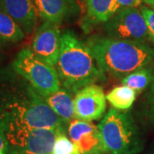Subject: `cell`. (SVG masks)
Here are the masks:
<instances>
[{
  "instance_id": "6",
  "label": "cell",
  "mask_w": 154,
  "mask_h": 154,
  "mask_svg": "<svg viewBox=\"0 0 154 154\" xmlns=\"http://www.w3.org/2000/svg\"><path fill=\"white\" fill-rule=\"evenodd\" d=\"M9 150L30 154H51L57 137L65 132L57 128H3Z\"/></svg>"
},
{
  "instance_id": "3",
  "label": "cell",
  "mask_w": 154,
  "mask_h": 154,
  "mask_svg": "<svg viewBox=\"0 0 154 154\" xmlns=\"http://www.w3.org/2000/svg\"><path fill=\"white\" fill-rule=\"evenodd\" d=\"M56 70L63 88L74 94L105 79L87 43L70 30L63 31L61 35L60 53Z\"/></svg>"
},
{
  "instance_id": "16",
  "label": "cell",
  "mask_w": 154,
  "mask_h": 154,
  "mask_svg": "<svg viewBox=\"0 0 154 154\" xmlns=\"http://www.w3.org/2000/svg\"><path fill=\"white\" fill-rule=\"evenodd\" d=\"M24 37L22 28L0 7V39L8 43H18Z\"/></svg>"
},
{
  "instance_id": "18",
  "label": "cell",
  "mask_w": 154,
  "mask_h": 154,
  "mask_svg": "<svg viewBox=\"0 0 154 154\" xmlns=\"http://www.w3.org/2000/svg\"><path fill=\"white\" fill-rule=\"evenodd\" d=\"M51 154H76L74 144L67 137L65 132L60 133L57 137Z\"/></svg>"
},
{
  "instance_id": "17",
  "label": "cell",
  "mask_w": 154,
  "mask_h": 154,
  "mask_svg": "<svg viewBox=\"0 0 154 154\" xmlns=\"http://www.w3.org/2000/svg\"><path fill=\"white\" fill-rule=\"evenodd\" d=\"M154 72L151 68H144L133 72L128 75L122 79V85L134 89L135 92L142 91L152 82Z\"/></svg>"
},
{
  "instance_id": "13",
  "label": "cell",
  "mask_w": 154,
  "mask_h": 154,
  "mask_svg": "<svg viewBox=\"0 0 154 154\" xmlns=\"http://www.w3.org/2000/svg\"><path fill=\"white\" fill-rule=\"evenodd\" d=\"M87 14L83 28L106 23L121 9L117 0H85Z\"/></svg>"
},
{
  "instance_id": "12",
  "label": "cell",
  "mask_w": 154,
  "mask_h": 154,
  "mask_svg": "<svg viewBox=\"0 0 154 154\" xmlns=\"http://www.w3.org/2000/svg\"><path fill=\"white\" fill-rule=\"evenodd\" d=\"M38 16L45 22L60 25L77 13L75 0H33Z\"/></svg>"
},
{
  "instance_id": "22",
  "label": "cell",
  "mask_w": 154,
  "mask_h": 154,
  "mask_svg": "<svg viewBox=\"0 0 154 154\" xmlns=\"http://www.w3.org/2000/svg\"><path fill=\"white\" fill-rule=\"evenodd\" d=\"M150 102L152 104V109L154 110V78L152 84V88H151V92H150Z\"/></svg>"
},
{
  "instance_id": "25",
  "label": "cell",
  "mask_w": 154,
  "mask_h": 154,
  "mask_svg": "<svg viewBox=\"0 0 154 154\" xmlns=\"http://www.w3.org/2000/svg\"><path fill=\"white\" fill-rule=\"evenodd\" d=\"M151 7H152V10H153V11H154V4H153V5H152L151 6Z\"/></svg>"
},
{
  "instance_id": "7",
  "label": "cell",
  "mask_w": 154,
  "mask_h": 154,
  "mask_svg": "<svg viewBox=\"0 0 154 154\" xmlns=\"http://www.w3.org/2000/svg\"><path fill=\"white\" fill-rule=\"evenodd\" d=\"M105 24L110 38L137 42L149 38L146 22L137 7H122Z\"/></svg>"
},
{
  "instance_id": "4",
  "label": "cell",
  "mask_w": 154,
  "mask_h": 154,
  "mask_svg": "<svg viewBox=\"0 0 154 154\" xmlns=\"http://www.w3.org/2000/svg\"><path fill=\"white\" fill-rule=\"evenodd\" d=\"M98 127L105 154H137L142 148L137 127L127 113L111 108Z\"/></svg>"
},
{
  "instance_id": "10",
  "label": "cell",
  "mask_w": 154,
  "mask_h": 154,
  "mask_svg": "<svg viewBox=\"0 0 154 154\" xmlns=\"http://www.w3.org/2000/svg\"><path fill=\"white\" fill-rule=\"evenodd\" d=\"M69 134L76 154H104L99 127L93 122L75 118L69 122Z\"/></svg>"
},
{
  "instance_id": "11",
  "label": "cell",
  "mask_w": 154,
  "mask_h": 154,
  "mask_svg": "<svg viewBox=\"0 0 154 154\" xmlns=\"http://www.w3.org/2000/svg\"><path fill=\"white\" fill-rule=\"evenodd\" d=\"M0 7L17 22L25 34L33 33L38 17L33 0H0Z\"/></svg>"
},
{
  "instance_id": "24",
  "label": "cell",
  "mask_w": 154,
  "mask_h": 154,
  "mask_svg": "<svg viewBox=\"0 0 154 154\" xmlns=\"http://www.w3.org/2000/svg\"><path fill=\"white\" fill-rule=\"evenodd\" d=\"M143 1L149 6H152L154 4V0H143Z\"/></svg>"
},
{
  "instance_id": "5",
  "label": "cell",
  "mask_w": 154,
  "mask_h": 154,
  "mask_svg": "<svg viewBox=\"0 0 154 154\" xmlns=\"http://www.w3.org/2000/svg\"><path fill=\"white\" fill-rule=\"evenodd\" d=\"M13 69L42 97L54 94L61 88L55 68L40 60L31 48H24L17 54L13 62Z\"/></svg>"
},
{
  "instance_id": "23",
  "label": "cell",
  "mask_w": 154,
  "mask_h": 154,
  "mask_svg": "<svg viewBox=\"0 0 154 154\" xmlns=\"http://www.w3.org/2000/svg\"><path fill=\"white\" fill-rule=\"evenodd\" d=\"M8 154H30L26 153V152H17V151H12V150H9Z\"/></svg>"
},
{
  "instance_id": "15",
  "label": "cell",
  "mask_w": 154,
  "mask_h": 154,
  "mask_svg": "<svg viewBox=\"0 0 154 154\" xmlns=\"http://www.w3.org/2000/svg\"><path fill=\"white\" fill-rule=\"evenodd\" d=\"M136 92L125 85L115 87L106 95V99L117 110H128L134 104Z\"/></svg>"
},
{
  "instance_id": "2",
  "label": "cell",
  "mask_w": 154,
  "mask_h": 154,
  "mask_svg": "<svg viewBox=\"0 0 154 154\" xmlns=\"http://www.w3.org/2000/svg\"><path fill=\"white\" fill-rule=\"evenodd\" d=\"M87 45L101 71L122 79L154 63V50L145 42L95 35Z\"/></svg>"
},
{
  "instance_id": "19",
  "label": "cell",
  "mask_w": 154,
  "mask_h": 154,
  "mask_svg": "<svg viewBox=\"0 0 154 154\" xmlns=\"http://www.w3.org/2000/svg\"><path fill=\"white\" fill-rule=\"evenodd\" d=\"M140 11L146 22L149 39L154 44V11L146 6H142Z\"/></svg>"
},
{
  "instance_id": "8",
  "label": "cell",
  "mask_w": 154,
  "mask_h": 154,
  "mask_svg": "<svg viewBox=\"0 0 154 154\" xmlns=\"http://www.w3.org/2000/svg\"><path fill=\"white\" fill-rule=\"evenodd\" d=\"M61 33L59 25L44 22L36 30L31 50L40 60L55 68L61 48Z\"/></svg>"
},
{
  "instance_id": "1",
  "label": "cell",
  "mask_w": 154,
  "mask_h": 154,
  "mask_svg": "<svg viewBox=\"0 0 154 154\" xmlns=\"http://www.w3.org/2000/svg\"><path fill=\"white\" fill-rule=\"evenodd\" d=\"M66 124L21 75L0 77V129L65 130Z\"/></svg>"
},
{
  "instance_id": "21",
  "label": "cell",
  "mask_w": 154,
  "mask_h": 154,
  "mask_svg": "<svg viewBox=\"0 0 154 154\" xmlns=\"http://www.w3.org/2000/svg\"><path fill=\"white\" fill-rule=\"evenodd\" d=\"M9 152V144L3 131L0 129V154H8Z\"/></svg>"
},
{
  "instance_id": "14",
  "label": "cell",
  "mask_w": 154,
  "mask_h": 154,
  "mask_svg": "<svg viewBox=\"0 0 154 154\" xmlns=\"http://www.w3.org/2000/svg\"><path fill=\"white\" fill-rule=\"evenodd\" d=\"M47 105L66 123L75 118L74 99L66 89H59L54 94L43 97Z\"/></svg>"
},
{
  "instance_id": "9",
  "label": "cell",
  "mask_w": 154,
  "mask_h": 154,
  "mask_svg": "<svg viewBox=\"0 0 154 154\" xmlns=\"http://www.w3.org/2000/svg\"><path fill=\"white\" fill-rule=\"evenodd\" d=\"M74 105L75 118L88 122L99 120L106 110V96L100 86L91 84L75 94Z\"/></svg>"
},
{
  "instance_id": "20",
  "label": "cell",
  "mask_w": 154,
  "mask_h": 154,
  "mask_svg": "<svg viewBox=\"0 0 154 154\" xmlns=\"http://www.w3.org/2000/svg\"><path fill=\"white\" fill-rule=\"evenodd\" d=\"M119 5L122 7H139L141 5L143 0H117Z\"/></svg>"
}]
</instances>
